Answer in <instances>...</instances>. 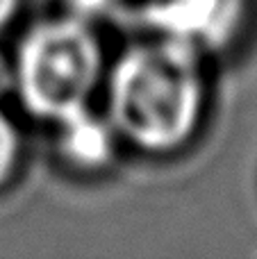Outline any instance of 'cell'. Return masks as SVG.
Returning a JSON list of instances; mask_svg holds the SVG:
<instances>
[{
    "label": "cell",
    "mask_w": 257,
    "mask_h": 259,
    "mask_svg": "<svg viewBox=\"0 0 257 259\" xmlns=\"http://www.w3.org/2000/svg\"><path fill=\"white\" fill-rule=\"evenodd\" d=\"M107 118L123 146L150 157L185 150L207 116L205 55L150 32L125 46L105 75Z\"/></svg>",
    "instance_id": "cell-1"
},
{
    "label": "cell",
    "mask_w": 257,
    "mask_h": 259,
    "mask_svg": "<svg viewBox=\"0 0 257 259\" xmlns=\"http://www.w3.org/2000/svg\"><path fill=\"white\" fill-rule=\"evenodd\" d=\"M12 59L14 96L46 123L91 107L109 66L96 25L64 12L27 27Z\"/></svg>",
    "instance_id": "cell-2"
},
{
    "label": "cell",
    "mask_w": 257,
    "mask_h": 259,
    "mask_svg": "<svg viewBox=\"0 0 257 259\" xmlns=\"http://www.w3.org/2000/svg\"><path fill=\"white\" fill-rule=\"evenodd\" d=\"M248 0H146L148 32L194 46L203 55L237 39L246 23Z\"/></svg>",
    "instance_id": "cell-3"
},
{
    "label": "cell",
    "mask_w": 257,
    "mask_h": 259,
    "mask_svg": "<svg viewBox=\"0 0 257 259\" xmlns=\"http://www.w3.org/2000/svg\"><path fill=\"white\" fill-rule=\"evenodd\" d=\"M50 125L55 157L75 175L105 173L116 161L123 146L107 114L96 112L94 107L66 114Z\"/></svg>",
    "instance_id": "cell-4"
},
{
    "label": "cell",
    "mask_w": 257,
    "mask_h": 259,
    "mask_svg": "<svg viewBox=\"0 0 257 259\" xmlns=\"http://www.w3.org/2000/svg\"><path fill=\"white\" fill-rule=\"evenodd\" d=\"M23 134L0 105V191L14 182L23 161Z\"/></svg>",
    "instance_id": "cell-5"
},
{
    "label": "cell",
    "mask_w": 257,
    "mask_h": 259,
    "mask_svg": "<svg viewBox=\"0 0 257 259\" xmlns=\"http://www.w3.org/2000/svg\"><path fill=\"white\" fill-rule=\"evenodd\" d=\"M125 0H64V14L87 21L91 25L116 16Z\"/></svg>",
    "instance_id": "cell-6"
},
{
    "label": "cell",
    "mask_w": 257,
    "mask_h": 259,
    "mask_svg": "<svg viewBox=\"0 0 257 259\" xmlns=\"http://www.w3.org/2000/svg\"><path fill=\"white\" fill-rule=\"evenodd\" d=\"M14 59L9 55L0 53V105L14 96Z\"/></svg>",
    "instance_id": "cell-7"
},
{
    "label": "cell",
    "mask_w": 257,
    "mask_h": 259,
    "mask_svg": "<svg viewBox=\"0 0 257 259\" xmlns=\"http://www.w3.org/2000/svg\"><path fill=\"white\" fill-rule=\"evenodd\" d=\"M21 7H23V0H0V34L14 25Z\"/></svg>",
    "instance_id": "cell-8"
}]
</instances>
